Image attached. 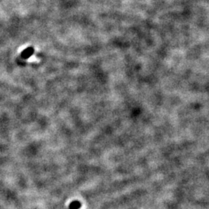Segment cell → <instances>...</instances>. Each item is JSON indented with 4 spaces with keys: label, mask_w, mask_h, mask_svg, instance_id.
I'll use <instances>...</instances> for the list:
<instances>
[{
    "label": "cell",
    "mask_w": 209,
    "mask_h": 209,
    "mask_svg": "<svg viewBox=\"0 0 209 209\" xmlns=\"http://www.w3.org/2000/svg\"><path fill=\"white\" fill-rule=\"evenodd\" d=\"M79 206H80V204H79L78 202H74L73 204H72V207H73L74 209L78 208Z\"/></svg>",
    "instance_id": "cell-1"
}]
</instances>
